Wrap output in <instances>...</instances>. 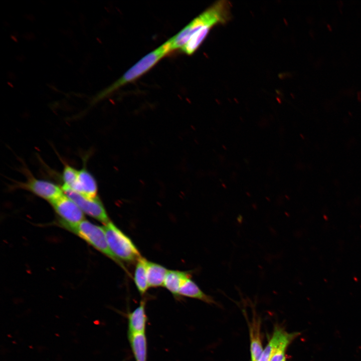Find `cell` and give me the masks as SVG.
<instances>
[{
	"label": "cell",
	"mask_w": 361,
	"mask_h": 361,
	"mask_svg": "<svg viewBox=\"0 0 361 361\" xmlns=\"http://www.w3.org/2000/svg\"><path fill=\"white\" fill-rule=\"evenodd\" d=\"M231 8L227 1H220L213 4L169 39L171 50L180 48L185 54H193L214 26L224 24L231 19Z\"/></svg>",
	"instance_id": "6da1fadb"
},
{
	"label": "cell",
	"mask_w": 361,
	"mask_h": 361,
	"mask_svg": "<svg viewBox=\"0 0 361 361\" xmlns=\"http://www.w3.org/2000/svg\"><path fill=\"white\" fill-rule=\"evenodd\" d=\"M170 51H171L170 42L168 40L157 49L143 57L119 79L98 93L94 97L92 103L97 102L108 96L122 86L138 79L149 70Z\"/></svg>",
	"instance_id": "7a4b0ae2"
},
{
	"label": "cell",
	"mask_w": 361,
	"mask_h": 361,
	"mask_svg": "<svg viewBox=\"0 0 361 361\" xmlns=\"http://www.w3.org/2000/svg\"><path fill=\"white\" fill-rule=\"evenodd\" d=\"M103 227L109 249L116 258L136 263L141 256L132 240L110 221Z\"/></svg>",
	"instance_id": "3957f363"
},
{
	"label": "cell",
	"mask_w": 361,
	"mask_h": 361,
	"mask_svg": "<svg viewBox=\"0 0 361 361\" xmlns=\"http://www.w3.org/2000/svg\"><path fill=\"white\" fill-rule=\"evenodd\" d=\"M65 228L78 235L126 270L123 263L116 258L110 250L103 227L84 220L78 224L66 226Z\"/></svg>",
	"instance_id": "277c9868"
},
{
	"label": "cell",
	"mask_w": 361,
	"mask_h": 361,
	"mask_svg": "<svg viewBox=\"0 0 361 361\" xmlns=\"http://www.w3.org/2000/svg\"><path fill=\"white\" fill-rule=\"evenodd\" d=\"M62 189L64 194L71 199L83 213L104 225L110 222L104 207L97 196L90 198L67 188L62 187Z\"/></svg>",
	"instance_id": "5b68a950"
},
{
	"label": "cell",
	"mask_w": 361,
	"mask_h": 361,
	"mask_svg": "<svg viewBox=\"0 0 361 361\" xmlns=\"http://www.w3.org/2000/svg\"><path fill=\"white\" fill-rule=\"evenodd\" d=\"M50 203L57 214L61 218V225L64 227L78 224L84 220L82 211L64 193Z\"/></svg>",
	"instance_id": "8992f818"
},
{
	"label": "cell",
	"mask_w": 361,
	"mask_h": 361,
	"mask_svg": "<svg viewBox=\"0 0 361 361\" xmlns=\"http://www.w3.org/2000/svg\"><path fill=\"white\" fill-rule=\"evenodd\" d=\"M20 187L48 201L50 203L64 193L62 189L55 184L33 176L29 177L25 183L20 185Z\"/></svg>",
	"instance_id": "52a82bcc"
},
{
	"label": "cell",
	"mask_w": 361,
	"mask_h": 361,
	"mask_svg": "<svg viewBox=\"0 0 361 361\" xmlns=\"http://www.w3.org/2000/svg\"><path fill=\"white\" fill-rule=\"evenodd\" d=\"M145 306L146 300L143 299L136 308L127 313V334L145 333L147 321Z\"/></svg>",
	"instance_id": "ba28073f"
},
{
	"label": "cell",
	"mask_w": 361,
	"mask_h": 361,
	"mask_svg": "<svg viewBox=\"0 0 361 361\" xmlns=\"http://www.w3.org/2000/svg\"><path fill=\"white\" fill-rule=\"evenodd\" d=\"M300 332L288 333L283 329L276 327L267 345L263 350L259 361H270L274 348L281 343L287 340H293L300 335Z\"/></svg>",
	"instance_id": "9c48e42d"
},
{
	"label": "cell",
	"mask_w": 361,
	"mask_h": 361,
	"mask_svg": "<svg viewBox=\"0 0 361 361\" xmlns=\"http://www.w3.org/2000/svg\"><path fill=\"white\" fill-rule=\"evenodd\" d=\"M191 277V275L188 272L168 270L163 286L174 296L178 297L180 288Z\"/></svg>",
	"instance_id": "30bf717a"
},
{
	"label": "cell",
	"mask_w": 361,
	"mask_h": 361,
	"mask_svg": "<svg viewBox=\"0 0 361 361\" xmlns=\"http://www.w3.org/2000/svg\"><path fill=\"white\" fill-rule=\"evenodd\" d=\"M128 338L135 361H147V341L145 333L128 334Z\"/></svg>",
	"instance_id": "8fae6325"
},
{
	"label": "cell",
	"mask_w": 361,
	"mask_h": 361,
	"mask_svg": "<svg viewBox=\"0 0 361 361\" xmlns=\"http://www.w3.org/2000/svg\"><path fill=\"white\" fill-rule=\"evenodd\" d=\"M79 192L86 197H97V184L94 176L85 167L78 170Z\"/></svg>",
	"instance_id": "7c38bea8"
},
{
	"label": "cell",
	"mask_w": 361,
	"mask_h": 361,
	"mask_svg": "<svg viewBox=\"0 0 361 361\" xmlns=\"http://www.w3.org/2000/svg\"><path fill=\"white\" fill-rule=\"evenodd\" d=\"M178 296L199 299L210 304H217L213 297L205 293L191 278L182 285L179 290Z\"/></svg>",
	"instance_id": "4fadbf2b"
},
{
	"label": "cell",
	"mask_w": 361,
	"mask_h": 361,
	"mask_svg": "<svg viewBox=\"0 0 361 361\" xmlns=\"http://www.w3.org/2000/svg\"><path fill=\"white\" fill-rule=\"evenodd\" d=\"M146 274L149 287L163 286L168 271L164 266L146 260Z\"/></svg>",
	"instance_id": "5bb4252c"
},
{
	"label": "cell",
	"mask_w": 361,
	"mask_h": 361,
	"mask_svg": "<svg viewBox=\"0 0 361 361\" xmlns=\"http://www.w3.org/2000/svg\"><path fill=\"white\" fill-rule=\"evenodd\" d=\"M260 321L254 318L250 325V351L252 361H259L263 349L261 339Z\"/></svg>",
	"instance_id": "9a60e30c"
},
{
	"label": "cell",
	"mask_w": 361,
	"mask_h": 361,
	"mask_svg": "<svg viewBox=\"0 0 361 361\" xmlns=\"http://www.w3.org/2000/svg\"><path fill=\"white\" fill-rule=\"evenodd\" d=\"M146 260L142 256L136 263L134 273V281L141 295H143L149 288L146 274Z\"/></svg>",
	"instance_id": "2e32d148"
},
{
	"label": "cell",
	"mask_w": 361,
	"mask_h": 361,
	"mask_svg": "<svg viewBox=\"0 0 361 361\" xmlns=\"http://www.w3.org/2000/svg\"><path fill=\"white\" fill-rule=\"evenodd\" d=\"M64 182L62 188L79 192L78 170L69 165H66L62 175Z\"/></svg>",
	"instance_id": "e0dca14e"
},
{
	"label": "cell",
	"mask_w": 361,
	"mask_h": 361,
	"mask_svg": "<svg viewBox=\"0 0 361 361\" xmlns=\"http://www.w3.org/2000/svg\"><path fill=\"white\" fill-rule=\"evenodd\" d=\"M292 340L285 341L274 349L270 361H286L285 351Z\"/></svg>",
	"instance_id": "ac0fdd59"
}]
</instances>
